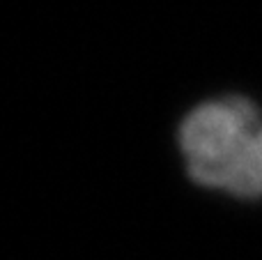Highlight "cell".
I'll return each instance as SVG.
<instances>
[{"label": "cell", "mask_w": 262, "mask_h": 260, "mask_svg": "<svg viewBox=\"0 0 262 260\" xmlns=\"http://www.w3.org/2000/svg\"><path fill=\"white\" fill-rule=\"evenodd\" d=\"M191 180L237 198H262V111L244 97L195 106L180 127Z\"/></svg>", "instance_id": "6da1fadb"}]
</instances>
